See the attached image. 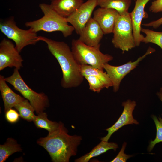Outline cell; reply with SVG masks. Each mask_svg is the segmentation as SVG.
<instances>
[{
    "instance_id": "6da1fadb",
    "label": "cell",
    "mask_w": 162,
    "mask_h": 162,
    "mask_svg": "<svg viewBox=\"0 0 162 162\" xmlns=\"http://www.w3.org/2000/svg\"><path fill=\"white\" fill-rule=\"evenodd\" d=\"M38 39L46 43L49 50L59 63L62 74L61 86L67 89L80 86L84 78L81 73L80 65L68 44L43 36H38Z\"/></svg>"
},
{
    "instance_id": "7a4b0ae2",
    "label": "cell",
    "mask_w": 162,
    "mask_h": 162,
    "mask_svg": "<svg viewBox=\"0 0 162 162\" xmlns=\"http://www.w3.org/2000/svg\"><path fill=\"white\" fill-rule=\"evenodd\" d=\"M68 133L64 124L60 122L56 131L37 140V143L48 152L52 161L69 162L71 157L76 155L82 137L76 135H71Z\"/></svg>"
},
{
    "instance_id": "3957f363",
    "label": "cell",
    "mask_w": 162,
    "mask_h": 162,
    "mask_svg": "<svg viewBox=\"0 0 162 162\" xmlns=\"http://www.w3.org/2000/svg\"><path fill=\"white\" fill-rule=\"evenodd\" d=\"M39 6L44 16L38 20L26 22V26L36 33L41 31L48 32L60 31L65 38L72 34L74 28L68 24L66 18L58 14L50 4L41 3Z\"/></svg>"
},
{
    "instance_id": "277c9868",
    "label": "cell",
    "mask_w": 162,
    "mask_h": 162,
    "mask_svg": "<svg viewBox=\"0 0 162 162\" xmlns=\"http://www.w3.org/2000/svg\"><path fill=\"white\" fill-rule=\"evenodd\" d=\"M100 43L96 46H90L78 39H74L71 50L80 65H88L104 70V65L113 60V58L111 55L103 53L100 50Z\"/></svg>"
},
{
    "instance_id": "5b68a950",
    "label": "cell",
    "mask_w": 162,
    "mask_h": 162,
    "mask_svg": "<svg viewBox=\"0 0 162 162\" xmlns=\"http://www.w3.org/2000/svg\"><path fill=\"white\" fill-rule=\"evenodd\" d=\"M6 81L27 99L34 108L37 114L44 112L49 106L47 96L44 93H37L28 87L22 77L19 70L16 68L13 74L5 78Z\"/></svg>"
},
{
    "instance_id": "8992f818",
    "label": "cell",
    "mask_w": 162,
    "mask_h": 162,
    "mask_svg": "<svg viewBox=\"0 0 162 162\" xmlns=\"http://www.w3.org/2000/svg\"><path fill=\"white\" fill-rule=\"evenodd\" d=\"M113 33L112 42L115 48L120 49L124 52L136 46L130 13L128 12L119 15Z\"/></svg>"
},
{
    "instance_id": "52a82bcc",
    "label": "cell",
    "mask_w": 162,
    "mask_h": 162,
    "mask_svg": "<svg viewBox=\"0 0 162 162\" xmlns=\"http://www.w3.org/2000/svg\"><path fill=\"white\" fill-rule=\"evenodd\" d=\"M0 29L8 38L14 41L15 47L20 53L25 47L35 45L39 41L36 32L30 28L25 30L19 28L13 17L1 22Z\"/></svg>"
},
{
    "instance_id": "ba28073f",
    "label": "cell",
    "mask_w": 162,
    "mask_h": 162,
    "mask_svg": "<svg viewBox=\"0 0 162 162\" xmlns=\"http://www.w3.org/2000/svg\"><path fill=\"white\" fill-rule=\"evenodd\" d=\"M155 51V49L149 47L143 55L134 62L130 61L125 64L117 66L112 65L108 63L105 64L104 66V69L112 83L113 92H116L118 91L122 80L126 75L135 68L140 62L146 56Z\"/></svg>"
},
{
    "instance_id": "9c48e42d",
    "label": "cell",
    "mask_w": 162,
    "mask_h": 162,
    "mask_svg": "<svg viewBox=\"0 0 162 162\" xmlns=\"http://www.w3.org/2000/svg\"><path fill=\"white\" fill-rule=\"evenodd\" d=\"M23 60L11 40L4 38L0 43V71L7 67L20 70Z\"/></svg>"
},
{
    "instance_id": "30bf717a",
    "label": "cell",
    "mask_w": 162,
    "mask_h": 162,
    "mask_svg": "<svg viewBox=\"0 0 162 162\" xmlns=\"http://www.w3.org/2000/svg\"><path fill=\"white\" fill-rule=\"evenodd\" d=\"M97 6V0H88L66 18L67 22L74 27L77 34L79 35L91 18L93 12Z\"/></svg>"
},
{
    "instance_id": "8fae6325",
    "label": "cell",
    "mask_w": 162,
    "mask_h": 162,
    "mask_svg": "<svg viewBox=\"0 0 162 162\" xmlns=\"http://www.w3.org/2000/svg\"><path fill=\"white\" fill-rule=\"evenodd\" d=\"M136 105V102L128 99L123 102L124 107L123 112L117 121L111 127L106 129L107 134L100 139L101 140L108 141L112 134L123 126L129 124H138L139 122L133 116V111Z\"/></svg>"
},
{
    "instance_id": "7c38bea8",
    "label": "cell",
    "mask_w": 162,
    "mask_h": 162,
    "mask_svg": "<svg viewBox=\"0 0 162 162\" xmlns=\"http://www.w3.org/2000/svg\"><path fill=\"white\" fill-rule=\"evenodd\" d=\"M119 15L114 9L100 7L94 11L93 18L98 23L104 34H106L113 33Z\"/></svg>"
},
{
    "instance_id": "4fadbf2b",
    "label": "cell",
    "mask_w": 162,
    "mask_h": 162,
    "mask_svg": "<svg viewBox=\"0 0 162 162\" xmlns=\"http://www.w3.org/2000/svg\"><path fill=\"white\" fill-rule=\"evenodd\" d=\"M150 0H136L134 8L130 13L133 29V34L136 46H139L144 36L140 33L141 25L143 19L147 18L144 10L147 3Z\"/></svg>"
},
{
    "instance_id": "5bb4252c",
    "label": "cell",
    "mask_w": 162,
    "mask_h": 162,
    "mask_svg": "<svg viewBox=\"0 0 162 162\" xmlns=\"http://www.w3.org/2000/svg\"><path fill=\"white\" fill-rule=\"evenodd\" d=\"M104 34L98 23L92 17L79 34L78 39L87 45L95 46L100 44Z\"/></svg>"
},
{
    "instance_id": "9a60e30c",
    "label": "cell",
    "mask_w": 162,
    "mask_h": 162,
    "mask_svg": "<svg viewBox=\"0 0 162 162\" xmlns=\"http://www.w3.org/2000/svg\"><path fill=\"white\" fill-rule=\"evenodd\" d=\"M4 76L0 75V91L4 104V112L12 108L25 98L14 92L8 85Z\"/></svg>"
},
{
    "instance_id": "2e32d148",
    "label": "cell",
    "mask_w": 162,
    "mask_h": 162,
    "mask_svg": "<svg viewBox=\"0 0 162 162\" xmlns=\"http://www.w3.org/2000/svg\"><path fill=\"white\" fill-rule=\"evenodd\" d=\"M84 3L83 0H53L50 5L60 15L67 18Z\"/></svg>"
},
{
    "instance_id": "e0dca14e",
    "label": "cell",
    "mask_w": 162,
    "mask_h": 162,
    "mask_svg": "<svg viewBox=\"0 0 162 162\" xmlns=\"http://www.w3.org/2000/svg\"><path fill=\"white\" fill-rule=\"evenodd\" d=\"M118 148V145L116 143L101 140L90 152L75 159L74 161L88 162L93 157L98 156L110 149H113L116 151Z\"/></svg>"
},
{
    "instance_id": "ac0fdd59",
    "label": "cell",
    "mask_w": 162,
    "mask_h": 162,
    "mask_svg": "<svg viewBox=\"0 0 162 162\" xmlns=\"http://www.w3.org/2000/svg\"><path fill=\"white\" fill-rule=\"evenodd\" d=\"M80 71L83 76H93L100 79L104 84L106 88L112 87V83L106 72L88 65H80Z\"/></svg>"
},
{
    "instance_id": "d6986e66",
    "label": "cell",
    "mask_w": 162,
    "mask_h": 162,
    "mask_svg": "<svg viewBox=\"0 0 162 162\" xmlns=\"http://www.w3.org/2000/svg\"><path fill=\"white\" fill-rule=\"evenodd\" d=\"M131 2V0H97V6L114 9L122 15L128 12Z\"/></svg>"
},
{
    "instance_id": "ffe728a7",
    "label": "cell",
    "mask_w": 162,
    "mask_h": 162,
    "mask_svg": "<svg viewBox=\"0 0 162 162\" xmlns=\"http://www.w3.org/2000/svg\"><path fill=\"white\" fill-rule=\"evenodd\" d=\"M22 148L14 139L9 138L6 142L0 145V162H4L8 158L14 153L21 152Z\"/></svg>"
},
{
    "instance_id": "44dd1931",
    "label": "cell",
    "mask_w": 162,
    "mask_h": 162,
    "mask_svg": "<svg viewBox=\"0 0 162 162\" xmlns=\"http://www.w3.org/2000/svg\"><path fill=\"white\" fill-rule=\"evenodd\" d=\"M37 115L33 121L37 128L47 130L48 134L52 133L57 129L59 122L49 120L46 112H43Z\"/></svg>"
},
{
    "instance_id": "7402d4cb",
    "label": "cell",
    "mask_w": 162,
    "mask_h": 162,
    "mask_svg": "<svg viewBox=\"0 0 162 162\" xmlns=\"http://www.w3.org/2000/svg\"><path fill=\"white\" fill-rule=\"evenodd\" d=\"M14 107L22 118L28 122L33 121L36 116L35 110L27 99L25 98Z\"/></svg>"
},
{
    "instance_id": "603a6c76",
    "label": "cell",
    "mask_w": 162,
    "mask_h": 162,
    "mask_svg": "<svg viewBox=\"0 0 162 162\" xmlns=\"http://www.w3.org/2000/svg\"><path fill=\"white\" fill-rule=\"evenodd\" d=\"M141 32L146 34L142 42L152 43L158 46L162 50V32H157L148 28H141Z\"/></svg>"
},
{
    "instance_id": "cb8c5ba5",
    "label": "cell",
    "mask_w": 162,
    "mask_h": 162,
    "mask_svg": "<svg viewBox=\"0 0 162 162\" xmlns=\"http://www.w3.org/2000/svg\"><path fill=\"white\" fill-rule=\"evenodd\" d=\"M151 117L155 124L157 133L155 139L150 141L148 146V150L149 152L152 151L156 144L162 142V118L160 117L158 118L154 115H152Z\"/></svg>"
},
{
    "instance_id": "d4e9b609",
    "label": "cell",
    "mask_w": 162,
    "mask_h": 162,
    "mask_svg": "<svg viewBox=\"0 0 162 162\" xmlns=\"http://www.w3.org/2000/svg\"><path fill=\"white\" fill-rule=\"evenodd\" d=\"M88 82L89 89L94 92L99 93L106 87L103 82L97 77L93 76H84Z\"/></svg>"
},
{
    "instance_id": "484cf974",
    "label": "cell",
    "mask_w": 162,
    "mask_h": 162,
    "mask_svg": "<svg viewBox=\"0 0 162 162\" xmlns=\"http://www.w3.org/2000/svg\"><path fill=\"white\" fill-rule=\"evenodd\" d=\"M5 113V117L7 121L11 123H15L18 122L20 118L19 112L16 110L11 108Z\"/></svg>"
},
{
    "instance_id": "4316f807",
    "label": "cell",
    "mask_w": 162,
    "mask_h": 162,
    "mask_svg": "<svg viewBox=\"0 0 162 162\" xmlns=\"http://www.w3.org/2000/svg\"><path fill=\"white\" fill-rule=\"evenodd\" d=\"M126 145L127 143L124 142L119 153L111 162H125L128 159L132 156V155H128L124 153Z\"/></svg>"
},
{
    "instance_id": "83f0119b",
    "label": "cell",
    "mask_w": 162,
    "mask_h": 162,
    "mask_svg": "<svg viewBox=\"0 0 162 162\" xmlns=\"http://www.w3.org/2000/svg\"><path fill=\"white\" fill-rule=\"evenodd\" d=\"M149 11L153 13L162 12V0H155L152 2Z\"/></svg>"
},
{
    "instance_id": "f1b7e54d",
    "label": "cell",
    "mask_w": 162,
    "mask_h": 162,
    "mask_svg": "<svg viewBox=\"0 0 162 162\" xmlns=\"http://www.w3.org/2000/svg\"><path fill=\"white\" fill-rule=\"evenodd\" d=\"M142 25L146 27H152L154 28H157L162 25V17L157 20Z\"/></svg>"
},
{
    "instance_id": "f546056e",
    "label": "cell",
    "mask_w": 162,
    "mask_h": 162,
    "mask_svg": "<svg viewBox=\"0 0 162 162\" xmlns=\"http://www.w3.org/2000/svg\"><path fill=\"white\" fill-rule=\"evenodd\" d=\"M157 94L162 102V92H159L157 93Z\"/></svg>"
},
{
    "instance_id": "4dcf8cb0",
    "label": "cell",
    "mask_w": 162,
    "mask_h": 162,
    "mask_svg": "<svg viewBox=\"0 0 162 162\" xmlns=\"http://www.w3.org/2000/svg\"><path fill=\"white\" fill-rule=\"evenodd\" d=\"M159 92H162V87L160 88Z\"/></svg>"
},
{
    "instance_id": "1f68e13d",
    "label": "cell",
    "mask_w": 162,
    "mask_h": 162,
    "mask_svg": "<svg viewBox=\"0 0 162 162\" xmlns=\"http://www.w3.org/2000/svg\"><path fill=\"white\" fill-rule=\"evenodd\" d=\"M161 71H162V69H161Z\"/></svg>"
},
{
    "instance_id": "d6a6232c",
    "label": "cell",
    "mask_w": 162,
    "mask_h": 162,
    "mask_svg": "<svg viewBox=\"0 0 162 162\" xmlns=\"http://www.w3.org/2000/svg\"><path fill=\"white\" fill-rule=\"evenodd\" d=\"M134 0L136 1V0Z\"/></svg>"
},
{
    "instance_id": "836d02e7",
    "label": "cell",
    "mask_w": 162,
    "mask_h": 162,
    "mask_svg": "<svg viewBox=\"0 0 162 162\" xmlns=\"http://www.w3.org/2000/svg\"><path fill=\"white\" fill-rule=\"evenodd\" d=\"M51 0L52 1V0Z\"/></svg>"
}]
</instances>
